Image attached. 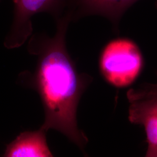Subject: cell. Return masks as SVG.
I'll return each instance as SVG.
<instances>
[{
  "label": "cell",
  "instance_id": "6",
  "mask_svg": "<svg viewBox=\"0 0 157 157\" xmlns=\"http://www.w3.org/2000/svg\"><path fill=\"white\" fill-rule=\"evenodd\" d=\"M47 132L40 129L21 133L8 144L4 157H53L46 141Z\"/></svg>",
  "mask_w": 157,
  "mask_h": 157
},
{
  "label": "cell",
  "instance_id": "5",
  "mask_svg": "<svg viewBox=\"0 0 157 157\" xmlns=\"http://www.w3.org/2000/svg\"><path fill=\"white\" fill-rule=\"evenodd\" d=\"M139 0H66L72 19L92 15L104 17L115 27L131 6Z\"/></svg>",
  "mask_w": 157,
  "mask_h": 157
},
{
  "label": "cell",
  "instance_id": "3",
  "mask_svg": "<svg viewBox=\"0 0 157 157\" xmlns=\"http://www.w3.org/2000/svg\"><path fill=\"white\" fill-rule=\"evenodd\" d=\"M129 121L144 127L148 144L146 157H157V83L127 92Z\"/></svg>",
  "mask_w": 157,
  "mask_h": 157
},
{
  "label": "cell",
  "instance_id": "1",
  "mask_svg": "<svg viewBox=\"0 0 157 157\" xmlns=\"http://www.w3.org/2000/svg\"><path fill=\"white\" fill-rule=\"evenodd\" d=\"M56 31L53 37L34 34L29 40L28 50L37 56L33 74L23 72L19 76L23 84L39 94L44 110V122L41 128L55 129L83 150L88 138L78 128V102L92 78L78 73L66 46V34L72 19L66 10L56 18Z\"/></svg>",
  "mask_w": 157,
  "mask_h": 157
},
{
  "label": "cell",
  "instance_id": "4",
  "mask_svg": "<svg viewBox=\"0 0 157 157\" xmlns=\"http://www.w3.org/2000/svg\"><path fill=\"white\" fill-rule=\"evenodd\" d=\"M13 19L10 31L6 37V48H18L26 42L33 32V17L47 13L56 18L63 13L66 0H13Z\"/></svg>",
  "mask_w": 157,
  "mask_h": 157
},
{
  "label": "cell",
  "instance_id": "2",
  "mask_svg": "<svg viewBox=\"0 0 157 157\" xmlns=\"http://www.w3.org/2000/svg\"><path fill=\"white\" fill-rule=\"evenodd\" d=\"M99 67L109 84L118 88L132 84L140 75L144 59L138 45L127 38L108 42L101 51Z\"/></svg>",
  "mask_w": 157,
  "mask_h": 157
}]
</instances>
